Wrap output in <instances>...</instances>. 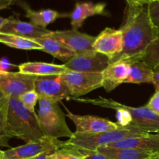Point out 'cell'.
I'll return each mask as SVG.
<instances>
[{
	"instance_id": "obj_22",
	"label": "cell",
	"mask_w": 159,
	"mask_h": 159,
	"mask_svg": "<svg viewBox=\"0 0 159 159\" xmlns=\"http://www.w3.org/2000/svg\"><path fill=\"white\" fill-rule=\"evenodd\" d=\"M109 159H148L153 156L147 152L132 148L100 147L97 149Z\"/></svg>"
},
{
	"instance_id": "obj_13",
	"label": "cell",
	"mask_w": 159,
	"mask_h": 159,
	"mask_svg": "<svg viewBox=\"0 0 159 159\" xmlns=\"http://www.w3.org/2000/svg\"><path fill=\"white\" fill-rule=\"evenodd\" d=\"M51 32V30L36 26L30 22H23L13 17L7 18L6 23L0 29V33L2 34H13L30 40L44 37Z\"/></svg>"
},
{
	"instance_id": "obj_40",
	"label": "cell",
	"mask_w": 159,
	"mask_h": 159,
	"mask_svg": "<svg viewBox=\"0 0 159 159\" xmlns=\"http://www.w3.org/2000/svg\"><path fill=\"white\" fill-rule=\"evenodd\" d=\"M0 75H1V71H0Z\"/></svg>"
},
{
	"instance_id": "obj_27",
	"label": "cell",
	"mask_w": 159,
	"mask_h": 159,
	"mask_svg": "<svg viewBox=\"0 0 159 159\" xmlns=\"http://www.w3.org/2000/svg\"><path fill=\"white\" fill-rule=\"evenodd\" d=\"M19 99L28 110L31 112H35V107L40 97L36 90L32 89L23 93L19 97Z\"/></svg>"
},
{
	"instance_id": "obj_31",
	"label": "cell",
	"mask_w": 159,
	"mask_h": 159,
	"mask_svg": "<svg viewBox=\"0 0 159 159\" xmlns=\"http://www.w3.org/2000/svg\"><path fill=\"white\" fill-rule=\"evenodd\" d=\"M15 67L18 66L11 63L6 57H2L0 59V71L1 72H8Z\"/></svg>"
},
{
	"instance_id": "obj_16",
	"label": "cell",
	"mask_w": 159,
	"mask_h": 159,
	"mask_svg": "<svg viewBox=\"0 0 159 159\" xmlns=\"http://www.w3.org/2000/svg\"><path fill=\"white\" fill-rule=\"evenodd\" d=\"M130 65L125 61L111 63L103 71L102 87L107 93H110L120 85L124 83L130 71Z\"/></svg>"
},
{
	"instance_id": "obj_33",
	"label": "cell",
	"mask_w": 159,
	"mask_h": 159,
	"mask_svg": "<svg viewBox=\"0 0 159 159\" xmlns=\"http://www.w3.org/2000/svg\"><path fill=\"white\" fill-rule=\"evenodd\" d=\"M152 84L155 85V90H159V65L153 68V81Z\"/></svg>"
},
{
	"instance_id": "obj_8",
	"label": "cell",
	"mask_w": 159,
	"mask_h": 159,
	"mask_svg": "<svg viewBox=\"0 0 159 159\" xmlns=\"http://www.w3.org/2000/svg\"><path fill=\"white\" fill-rule=\"evenodd\" d=\"M37 76L21 72H1L0 93L6 97L19 98L30 90L34 89Z\"/></svg>"
},
{
	"instance_id": "obj_5",
	"label": "cell",
	"mask_w": 159,
	"mask_h": 159,
	"mask_svg": "<svg viewBox=\"0 0 159 159\" xmlns=\"http://www.w3.org/2000/svg\"><path fill=\"white\" fill-rule=\"evenodd\" d=\"M65 141L48 136L26 142L23 145L3 151L2 159H31L45 153H54L62 148Z\"/></svg>"
},
{
	"instance_id": "obj_6",
	"label": "cell",
	"mask_w": 159,
	"mask_h": 159,
	"mask_svg": "<svg viewBox=\"0 0 159 159\" xmlns=\"http://www.w3.org/2000/svg\"><path fill=\"white\" fill-rule=\"evenodd\" d=\"M72 99L79 98L102 87V73H89L68 70L61 75Z\"/></svg>"
},
{
	"instance_id": "obj_17",
	"label": "cell",
	"mask_w": 159,
	"mask_h": 159,
	"mask_svg": "<svg viewBox=\"0 0 159 159\" xmlns=\"http://www.w3.org/2000/svg\"><path fill=\"white\" fill-rule=\"evenodd\" d=\"M106 3H93V2H82L75 5L74 9L70 13L71 25L73 29L77 30L83 24L84 21L90 16L105 15Z\"/></svg>"
},
{
	"instance_id": "obj_20",
	"label": "cell",
	"mask_w": 159,
	"mask_h": 159,
	"mask_svg": "<svg viewBox=\"0 0 159 159\" xmlns=\"http://www.w3.org/2000/svg\"><path fill=\"white\" fill-rule=\"evenodd\" d=\"M33 40L38 43L42 47V51L48 53L54 57L63 61L65 63L69 61L72 57L76 55L75 53L67 48L65 45L59 42L58 40H54L48 35L38 37Z\"/></svg>"
},
{
	"instance_id": "obj_2",
	"label": "cell",
	"mask_w": 159,
	"mask_h": 159,
	"mask_svg": "<svg viewBox=\"0 0 159 159\" xmlns=\"http://www.w3.org/2000/svg\"><path fill=\"white\" fill-rule=\"evenodd\" d=\"M8 98L6 130L10 138H19L29 142L45 136L37 113L28 110L19 98Z\"/></svg>"
},
{
	"instance_id": "obj_30",
	"label": "cell",
	"mask_w": 159,
	"mask_h": 159,
	"mask_svg": "<svg viewBox=\"0 0 159 159\" xmlns=\"http://www.w3.org/2000/svg\"><path fill=\"white\" fill-rule=\"evenodd\" d=\"M146 107L159 115V90L155 91V94L151 98Z\"/></svg>"
},
{
	"instance_id": "obj_14",
	"label": "cell",
	"mask_w": 159,
	"mask_h": 159,
	"mask_svg": "<svg viewBox=\"0 0 159 159\" xmlns=\"http://www.w3.org/2000/svg\"><path fill=\"white\" fill-rule=\"evenodd\" d=\"M130 113L132 122L130 125L141 129L147 133L159 134V115L148 107H132L124 105Z\"/></svg>"
},
{
	"instance_id": "obj_19",
	"label": "cell",
	"mask_w": 159,
	"mask_h": 159,
	"mask_svg": "<svg viewBox=\"0 0 159 159\" xmlns=\"http://www.w3.org/2000/svg\"><path fill=\"white\" fill-rule=\"evenodd\" d=\"M19 71L23 74L34 76H47L62 75L68 71L64 65L45 63V62L30 61L23 63L18 66Z\"/></svg>"
},
{
	"instance_id": "obj_1",
	"label": "cell",
	"mask_w": 159,
	"mask_h": 159,
	"mask_svg": "<svg viewBox=\"0 0 159 159\" xmlns=\"http://www.w3.org/2000/svg\"><path fill=\"white\" fill-rule=\"evenodd\" d=\"M124 47L120 54L110 59V64L125 61L132 64L141 61L148 47L158 37L159 29L152 23L147 6L127 5L123 24Z\"/></svg>"
},
{
	"instance_id": "obj_11",
	"label": "cell",
	"mask_w": 159,
	"mask_h": 159,
	"mask_svg": "<svg viewBox=\"0 0 159 159\" xmlns=\"http://www.w3.org/2000/svg\"><path fill=\"white\" fill-rule=\"evenodd\" d=\"M67 113V117L69 118L75 124L76 127V131L80 134H97L101 132L108 131V130H116L122 126L120 125L117 122H112L109 120L99 116H81L71 113L65 107Z\"/></svg>"
},
{
	"instance_id": "obj_12",
	"label": "cell",
	"mask_w": 159,
	"mask_h": 159,
	"mask_svg": "<svg viewBox=\"0 0 159 159\" xmlns=\"http://www.w3.org/2000/svg\"><path fill=\"white\" fill-rule=\"evenodd\" d=\"M124 47L123 33L120 29L107 27L96 37L93 48L94 51L112 58L122 51Z\"/></svg>"
},
{
	"instance_id": "obj_28",
	"label": "cell",
	"mask_w": 159,
	"mask_h": 159,
	"mask_svg": "<svg viewBox=\"0 0 159 159\" xmlns=\"http://www.w3.org/2000/svg\"><path fill=\"white\" fill-rule=\"evenodd\" d=\"M147 7L152 23L159 29V2L152 3L147 6Z\"/></svg>"
},
{
	"instance_id": "obj_15",
	"label": "cell",
	"mask_w": 159,
	"mask_h": 159,
	"mask_svg": "<svg viewBox=\"0 0 159 159\" xmlns=\"http://www.w3.org/2000/svg\"><path fill=\"white\" fill-rule=\"evenodd\" d=\"M106 147L132 148L147 152L152 155H159V134H148L143 136L126 138Z\"/></svg>"
},
{
	"instance_id": "obj_36",
	"label": "cell",
	"mask_w": 159,
	"mask_h": 159,
	"mask_svg": "<svg viewBox=\"0 0 159 159\" xmlns=\"http://www.w3.org/2000/svg\"><path fill=\"white\" fill-rule=\"evenodd\" d=\"M6 20H7V18H3V17L0 16V29H1L2 26L6 23Z\"/></svg>"
},
{
	"instance_id": "obj_39",
	"label": "cell",
	"mask_w": 159,
	"mask_h": 159,
	"mask_svg": "<svg viewBox=\"0 0 159 159\" xmlns=\"http://www.w3.org/2000/svg\"><path fill=\"white\" fill-rule=\"evenodd\" d=\"M9 2H13L14 1H16V0H9Z\"/></svg>"
},
{
	"instance_id": "obj_4",
	"label": "cell",
	"mask_w": 159,
	"mask_h": 159,
	"mask_svg": "<svg viewBox=\"0 0 159 159\" xmlns=\"http://www.w3.org/2000/svg\"><path fill=\"white\" fill-rule=\"evenodd\" d=\"M38 116L40 127L45 136L58 139L71 138L73 132L65 120V115L58 104L44 99H39Z\"/></svg>"
},
{
	"instance_id": "obj_26",
	"label": "cell",
	"mask_w": 159,
	"mask_h": 159,
	"mask_svg": "<svg viewBox=\"0 0 159 159\" xmlns=\"http://www.w3.org/2000/svg\"><path fill=\"white\" fill-rule=\"evenodd\" d=\"M80 151L72 146L64 145L62 148L51 154V159H83Z\"/></svg>"
},
{
	"instance_id": "obj_38",
	"label": "cell",
	"mask_w": 159,
	"mask_h": 159,
	"mask_svg": "<svg viewBox=\"0 0 159 159\" xmlns=\"http://www.w3.org/2000/svg\"><path fill=\"white\" fill-rule=\"evenodd\" d=\"M2 155H3V151L0 150V159L2 158Z\"/></svg>"
},
{
	"instance_id": "obj_29",
	"label": "cell",
	"mask_w": 159,
	"mask_h": 159,
	"mask_svg": "<svg viewBox=\"0 0 159 159\" xmlns=\"http://www.w3.org/2000/svg\"><path fill=\"white\" fill-rule=\"evenodd\" d=\"M81 153L84 155L83 159H109L106 155L96 150H86V149L78 148Z\"/></svg>"
},
{
	"instance_id": "obj_32",
	"label": "cell",
	"mask_w": 159,
	"mask_h": 159,
	"mask_svg": "<svg viewBox=\"0 0 159 159\" xmlns=\"http://www.w3.org/2000/svg\"><path fill=\"white\" fill-rule=\"evenodd\" d=\"M127 5L133 6H147L155 2H159V0H126Z\"/></svg>"
},
{
	"instance_id": "obj_37",
	"label": "cell",
	"mask_w": 159,
	"mask_h": 159,
	"mask_svg": "<svg viewBox=\"0 0 159 159\" xmlns=\"http://www.w3.org/2000/svg\"><path fill=\"white\" fill-rule=\"evenodd\" d=\"M148 159H159V155H153L151 158H148Z\"/></svg>"
},
{
	"instance_id": "obj_18",
	"label": "cell",
	"mask_w": 159,
	"mask_h": 159,
	"mask_svg": "<svg viewBox=\"0 0 159 159\" xmlns=\"http://www.w3.org/2000/svg\"><path fill=\"white\" fill-rule=\"evenodd\" d=\"M20 6L26 12L25 16L29 19L31 23L40 27L46 28L59 18L70 17V13H61L51 9L34 10L25 2L20 3Z\"/></svg>"
},
{
	"instance_id": "obj_35",
	"label": "cell",
	"mask_w": 159,
	"mask_h": 159,
	"mask_svg": "<svg viewBox=\"0 0 159 159\" xmlns=\"http://www.w3.org/2000/svg\"><path fill=\"white\" fill-rule=\"evenodd\" d=\"M51 154L52 153H45L31 159H51Z\"/></svg>"
},
{
	"instance_id": "obj_25",
	"label": "cell",
	"mask_w": 159,
	"mask_h": 159,
	"mask_svg": "<svg viewBox=\"0 0 159 159\" xmlns=\"http://www.w3.org/2000/svg\"><path fill=\"white\" fill-rule=\"evenodd\" d=\"M142 61L152 69L159 65V34L158 37L148 47L143 56Z\"/></svg>"
},
{
	"instance_id": "obj_7",
	"label": "cell",
	"mask_w": 159,
	"mask_h": 159,
	"mask_svg": "<svg viewBox=\"0 0 159 159\" xmlns=\"http://www.w3.org/2000/svg\"><path fill=\"white\" fill-rule=\"evenodd\" d=\"M34 89L40 98L56 103L71 98L70 92L62 79L61 75L37 76Z\"/></svg>"
},
{
	"instance_id": "obj_9",
	"label": "cell",
	"mask_w": 159,
	"mask_h": 159,
	"mask_svg": "<svg viewBox=\"0 0 159 159\" xmlns=\"http://www.w3.org/2000/svg\"><path fill=\"white\" fill-rule=\"evenodd\" d=\"M110 65V57L96 51L76 54L64 64L69 71L89 73H102Z\"/></svg>"
},
{
	"instance_id": "obj_10",
	"label": "cell",
	"mask_w": 159,
	"mask_h": 159,
	"mask_svg": "<svg viewBox=\"0 0 159 159\" xmlns=\"http://www.w3.org/2000/svg\"><path fill=\"white\" fill-rule=\"evenodd\" d=\"M48 36L63 43L75 53V54L93 51V45L96 37L81 33L75 29L68 30H51Z\"/></svg>"
},
{
	"instance_id": "obj_23",
	"label": "cell",
	"mask_w": 159,
	"mask_h": 159,
	"mask_svg": "<svg viewBox=\"0 0 159 159\" xmlns=\"http://www.w3.org/2000/svg\"><path fill=\"white\" fill-rule=\"evenodd\" d=\"M0 43L15 49L25 51H42V47L34 40L13 34L0 33Z\"/></svg>"
},
{
	"instance_id": "obj_24",
	"label": "cell",
	"mask_w": 159,
	"mask_h": 159,
	"mask_svg": "<svg viewBox=\"0 0 159 159\" xmlns=\"http://www.w3.org/2000/svg\"><path fill=\"white\" fill-rule=\"evenodd\" d=\"M9 98L0 93V147H9V141L11 139L6 130Z\"/></svg>"
},
{
	"instance_id": "obj_3",
	"label": "cell",
	"mask_w": 159,
	"mask_h": 159,
	"mask_svg": "<svg viewBox=\"0 0 159 159\" xmlns=\"http://www.w3.org/2000/svg\"><path fill=\"white\" fill-rule=\"evenodd\" d=\"M148 134L132 125L97 134H80L75 132L68 141H65V144L77 148L96 151L99 148L106 147L126 138L143 136Z\"/></svg>"
},
{
	"instance_id": "obj_34",
	"label": "cell",
	"mask_w": 159,
	"mask_h": 159,
	"mask_svg": "<svg viewBox=\"0 0 159 159\" xmlns=\"http://www.w3.org/2000/svg\"><path fill=\"white\" fill-rule=\"evenodd\" d=\"M12 3L9 0H0V10L9 8Z\"/></svg>"
},
{
	"instance_id": "obj_21",
	"label": "cell",
	"mask_w": 159,
	"mask_h": 159,
	"mask_svg": "<svg viewBox=\"0 0 159 159\" xmlns=\"http://www.w3.org/2000/svg\"><path fill=\"white\" fill-rule=\"evenodd\" d=\"M153 69L142 61L130 65L128 76L124 83H152Z\"/></svg>"
}]
</instances>
